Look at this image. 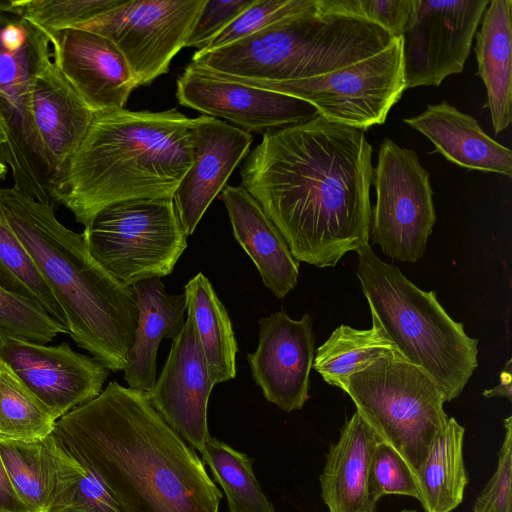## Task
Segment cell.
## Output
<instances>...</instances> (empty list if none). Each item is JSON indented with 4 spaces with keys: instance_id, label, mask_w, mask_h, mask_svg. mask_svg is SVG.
<instances>
[{
    "instance_id": "obj_28",
    "label": "cell",
    "mask_w": 512,
    "mask_h": 512,
    "mask_svg": "<svg viewBox=\"0 0 512 512\" xmlns=\"http://www.w3.org/2000/svg\"><path fill=\"white\" fill-rule=\"evenodd\" d=\"M403 357L372 316V327L366 330L348 325L337 327L316 351L312 368L329 385L339 387L348 377L381 358ZM404 358V357H403Z\"/></svg>"
},
{
    "instance_id": "obj_4",
    "label": "cell",
    "mask_w": 512,
    "mask_h": 512,
    "mask_svg": "<svg viewBox=\"0 0 512 512\" xmlns=\"http://www.w3.org/2000/svg\"><path fill=\"white\" fill-rule=\"evenodd\" d=\"M0 209L62 308L72 340L110 371L124 370L138 321L133 287L94 260L83 233L60 223L53 204L0 187Z\"/></svg>"
},
{
    "instance_id": "obj_13",
    "label": "cell",
    "mask_w": 512,
    "mask_h": 512,
    "mask_svg": "<svg viewBox=\"0 0 512 512\" xmlns=\"http://www.w3.org/2000/svg\"><path fill=\"white\" fill-rule=\"evenodd\" d=\"M487 0H414L401 37L406 89L439 86L461 73Z\"/></svg>"
},
{
    "instance_id": "obj_32",
    "label": "cell",
    "mask_w": 512,
    "mask_h": 512,
    "mask_svg": "<svg viewBox=\"0 0 512 512\" xmlns=\"http://www.w3.org/2000/svg\"><path fill=\"white\" fill-rule=\"evenodd\" d=\"M56 419L0 359V439L40 441L53 431Z\"/></svg>"
},
{
    "instance_id": "obj_35",
    "label": "cell",
    "mask_w": 512,
    "mask_h": 512,
    "mask_svg": "<svg viewBox=\"0 0 512 512\" xmlns=\"http://www.w3.org/2000/svg\"><path fill=\"white\" fill-rule=\"evenodd\" d=\"M124 0H21L24 19L48 37L69 28H77Z\"/></svg>"
},
{
    "instance_id": "obj_27",
    "label": "cell",
    "mask_w": 512,
    "mask_h": 512,
    "mask_svg": "<svg viewBox=\"0 0 512 512\" xmlns=\"http://www.w3.org/2000/svg\"><path fill=\"white\" fill-rule=\"evenodd\" d=\"M465 428L448 418L421 466L415 472L424 512H452L464 497L468 476L463 458Z\"/></svg>"
},
{
    "instance_id": "obj_26",
    "label": "cell",
    "mask_w": 512,
    "mask_h": 512,
    "mask_svg": "<svg viewBox=\"0 0 512 512\" xmlns=\"http://www.w3.org/2000/svg\"><path fill=\"white\" fill-rule=\"evenodd\" d=\"M186 310L191 313L214 385L236 377L237 341L230 317L209 279L201 272L184 287Z\"/></svg>"
},
{
    "instance_id": "obj_38",
    "label": "cell",
    "mask_w": 512,
    "mask_h": 512,
    "mask_svg": "<svg viewBox=\"0 0 512 512\" xmlns=\"http://www.w3.org/2000/svg\"><path fill=\"white\" fill-rule=\"evenodd\" d=\"M505 436L497 468L476 498L473 512H512V417L504 420Z\"/></svg>"
},
{
    "instance_id": "obj_46",
    "label": "cell",
    "mask_w": 512,
    "mask_h": 512,
    "mask_svg": "<svg viewBox=\"0 0 512 512\" xmlns=\"http://www.w3.org/2000/svg\"><path fill=\"white\" fill-rule=\"evenodd\" d=\"M400 512H417V511H415V510H406V509H405V510H402V511H400Z\"/></svg>"
},
{
    "instance_id": "obj_1",
    "label": "cell",
    "mask_w": 512,
    "mask_h": 512,
    "mask_svg": "<svg viewBox=\"0 0 512 512\" xmlns=\"http://www.w3.org/2000/svg\"><path fill=\"white\" fill-rule=\"evenodd\" d=\"M373 172L364 131L317 115L265 132L240 176L293 257L324 268L369 243Z\"/></svg>"
},
{
    "instance_id": "obj_25",
    "label": "cell",
    "mask_w": 512,
    "mask_h": 512,
    "mask_svg": "<svg viewBox=\"0 0 512 512\" xmlns=\"http://www.w3.org/2000/svg\"><path fill=\"white\" fill-rule=\"evenodd\" d=\"M512 1L492 0L476 34L478 75L483 80L494 133L512 121Z\"/></svg>"
},
{
    "instance_id": "obj_11",
    "label": "cell",
    "mask_w": 512,
    "mask_h": 512,
    "mask_svg": "<svg viewBox=\"0 0 512 512\" xmlns=\"http://www.w3.org/2000/svg\"><path fill=\"white\" fill-rule=\"evenodd\" d=\"M429 178L414 150L382 140L373 172L370 237L392 259L414 263L424 255L436 222Z\"/></svg>"
},
{
    "instance_id": "obj_23",
    "label": "cell",
    "mask_w": 512,
    "mask_h": 512,
    "mask_svg": "<svg viewBox=\"0 0 512 512\" xmlns=\"http://www.w3.org/2000/svg\"><path fill=\"white\" fill-rule=\"evenodd\" d=\"M380 438L356 411L331 445L320 475L321 497L329 512H376L368 478Z\"/></svg>"
},
{
    "instance_id": "obj_18",
    "label": "cell",
    "mask_w": 512,
    "mask_h": 512,
    "mask_svg": "<svg viewBox=\"0 0 512 512\" xmlns=\"http://www.w3.org/2000/svg\"><path fill=\"white\" fill-rule=\"evenodd\" d=\"M52 60L95 113L124 109L136 88L127 61L105 36L69 28L49 36Z\"/></svg>"
},
{
    "instance_id": "obj_8",
    "label": "cell",
    "mask_w": 512,
    "mask_h": 512,
    "mask_svg": "<svg viewBox=\"0 0 512 512\" xmlns=\"http://www.w3.org/2000/svg\"><path fill=\"white\" fill-rule=\"evenodd\" d=\"M82 233L94 260L129 286L169 275L187 247L172 198L114 203L98 212Z\"/></svg>"
},
{
    "instance_id": "obj_5",
    "label": "cell",
    "mask_w": 512,
    "mask_h": 512,
    "mask_svg": "<svg viewBox=\"0 0 512 512\" xmlns=\"http://www.w3.org/2000/svg\"><path fill=\"white\" fill-rule=\"evenodd\" d=\"M394 39L378 24L352 12L346 0H316L310 9L239 41L198 50L190 63L231 81H296L366 59Z\"/></svg>"
},
{
    "instance_id": "obj_33",
    "label": "cell",
    "mask_w": 512,
    "mask_h": 512,
    "mask_svg": "<svg viewBox=\"0 0 512 512\" xmlns=\"http://www.w3.org/2000/svg\"><path fill=\"white\" fill-rule=\"evenodd\" d=\"M0 287L41 305L67 328L65 314L0 209ZM68 329V328H67Z\"/></svg>"
},
{
    "instance_id": "obj_14",
    "label": "cell",
    "mask_w": 512,
    "mask_h": 512,
    "mask_svg": "<svg viewBox=\"0 0 512 512\" xmlns=\"http://www.w3.org/2000/svg\"><path fill=\"white\" fill-rule=\"evenodd\" d=\"M0 359L56 420L100 395L110 372L67 342L47 346L0 336Z\"/></svg>"
},
{
    "instance_id": "obj_21",
    "label": "cell",
    "mask_w": 512,
    "mask_h": 512,
    "mask_svg": "<svg viewBox=\"0 0 512 512\" xmlns=\"http://www.w3.org/2000/svg\"><path fill=\"white\" fill-rule=\"evenodd\" d=\"M236 241L254 262L263 284L284 298L298 282L299 263L283 236L256 199L244 188L225 186L221 191Z\"/></svg>"
},
{
    "instance_id": "obj_45",
    "label": "cell",
    "mask_w": 512,
    "mask_h": 512,
    "mask_svg": "<svg viewBox=\"0 0 512 512\" xmlns=\"http://www.w3.org/2000/svg\"><path fill=\"white\" fill-rule=\"evenodd\" d=\"M6 142H7V138H6V135H5V132L3 129L2 120L0 117V150L5 146Z\"/></svg>"
},
{
    "instance_id": "obj_41",
    "label": "cell",
    "mask_w": 512,
    "mask_h": 512,
    "mask_svg": "<svg viewBox=\"0 0 512 512\" xmlns=\"http://www.w3.org/2000/svg\"><path fill=\"white\" fill-rule=\"evenodd\" d=\"M0 512H31L20 499L0 458Z\"/></svg>"
},
{
    "instance_id": "obj_2",
    "label": "cell",
    "mask_w": 512,
    "mask_h": 512,
    "mask_svg": "<svg viewBox=\"0 0 512 512\" xmlns=\"http://www.w3.org/2000/svg\"><path fill=\"white\" fill-rule=\"evenodd\" d=\"M53 433L124 512H219L222 493L204 463L143 391L112 381Z\"/></svg>"
},
{
    "instance_id": "obj_44",
    "label": "cell",
    "mask_w": 512,
    "mask_h": 512,
    "mask_svg": "<svg viewBox=\"0 0 512 512\" xmlns=\"http://www.w3.org/2000/svg\"><path fill=\"white\" fill-rule=\"evenodd\" d=\"M7 172H8L7 164L0 157V180H3L6 178Z\"/></svg>"
},
{
    "instance_id": "obj_17",
    "label": "cell",
    "mask_w": 512,
    "mask_h": 512,
    "mask_svg": "<svg viewBox=\"0 0 512 512\" xmlns=\"http://www.w3.org/2000/svg\"><path fill=\"white\" fill-rule=\"evenodd\" d=\"M315 339L305 314L290 318L284 309L259 320L256 350L247 354L254 382L265 399L285 412L301 409L309 399V376Z\"/></svg>"
},
{
    "instance_id": "obj_36",
    "label": "cell",
    "mask_w": 512,
    "mask_h": 512,
    "mask_svg": "<svg viewBox=\"0 0 512 512\" xmlns=\"http://www.w3.org/2000/svg\"><path fill=\"white\" fill-rule=\"evenodd\" d=\"M316 0H254L236 19L221 31L204 49H217L310 9Z\"/></svg>"
},
{
    "instance_id": "obj_43",
    "label": "cell",
    "mask_w": 512,
    "mask_h": 512,
    "mask_svg": "<svg viewBox=\"0 0 512 512\" xmlns=\"http://www.w3.org/2000/svg\"><path fill=\"white\" fill-rule=\"evenodd\" d=\"M0 14H14L21 16V0H0Z\"/></svg>"
},
{
    "instance_id": "obj_10",
    "label": "cell",
    "mask_w": 512,
    "mask_h": 512,
    "mask_svg": "<svg viewBox=\"0 0 512 512\" xmlns=\"http://www.w3.org/2000/svg\"><path fill=\"white\" fill-rule=\"evenodd\" d=\"M238 83L298 98L312 105L318 115L364 131L383 124L406 90L402 39H394L373 56L321 76L287 82Z\"/></svg>"
},
{
    "instance_id": "obj_40",
    "label": "cell",
    "mask_w": 512,
    "mask_h": 512,
    "mask_svg": "<svg viewBox=\"0 0 512 512\" xmlns=\"http://www.w3.org/2000/svg\"><path fill=\"white\" fill-rule=\"evenodd\" d=\"M351 10L401 38L413 12L414 0H348Z\"/></svg>"
},
{
    "instance_id": "obj_34",
    "label": "cell",
    "mask_w": 512,
    "mask_h": 512,
    "mask_svg": "<svg viewBox=\"0 0 512 512\" xmlns=\"http://www.w3.org/2000/svg\"><path fill=\"white\" fill-rule=\"evenodd\" d=\"M68 329L37 302L0 287V336L43 344Z\"/></svg>"
},
{
    "instance_id": "obj_9",
    "label": "cell",
    "mask_w": 512,
    "mask_h": 512,
    "mask_svg": "<svg viewBox=\"0 0 512 512\" xmlns=\"http://www.w3.org/2000/svg\"><path fill=\"white\" fill-rule=\"evenodd\" d=\"M49 59L50 39L42 30L21 16L0 14V117L7 138L0 157L16 188L55 205L30 110L34 77Z\"/></svg>"
},
{
    "instance_id": "obj_37",
    "label": "cell",
    "mask_w": 512,
    "mask_h": 512,
    "mask_svg": "<svg viewBox=\"0 0 512 512\" xmlns=\"http://www.w3.org/2000/svg\"><path fill=\"white\" fill-rule=\"evenodd\" d=\"M368 489L375 503L387 495L410 496L420 500L415 473L392 446L381 440L372 455Z\"/></svg>"
},
{
    "instance_id": "obj_7",
    "label": "cell",
    "mask_w": 512,
    "mask_h": 512,
    "mask_svg": "<svg viewBox=\"0 0 512 512\" xmlns=\"http://www.w3.org/2000/svg\"><path fill=\"white\" fill-rule=\"evenodd\" d=\"M381 441L392 446L415 473L446 427L445 396L420 367L403 357L381 358L339 387Z\"/></svg>"
},
{
    "instance_id": "obj_31",
    "label": "cell",
    "mask_w": 512,
    "mask_h": 512,
    "mask_svg": "<svg viewBox=\"0 0 512 512\" xmlns=\"http://www.w3.org/2000/svg\"><path fill=\"white\" fill-rule=\"evenodd\" d=\"M214 480L223 488L230 512H275L253 472V461L225 442L211 437L201 452Z\"/></svg>"
},
{
    "instance_id": "obj_42",
    "label": "cell",
    "mask_w": 512,
    "mask_h": 512,
    "mask_svg": "<svg viewBox=\"0 0 512 512\" xmlns=\"http://www.w3.org/2000/svg\"><path fill=\"white\" fill-rule=\"evenodd\" d=\"M511 363L512 360H508L506 363L505 368L502 370L500 375V383L491 388L484 390L482 392V395L486 398H492V397H504L507 398L509 401L512 400V375H511Z\"/></svg>"
},
{
    "instance_id": "obj_24",
    "label": "cell",
    "mask_w": 512,
    "mask_h": 512,
    "mask_svg": "<svg viewBox=\"0 0 512 512\" xmlns=\"http://www.w3.org/2000/svg\"><path fill=\"white\" fill-rule=\"evenodd\" d=\"M138 305L134 341L127 355L124 379L129 388L150 391L156 382L160 341L174 340L184 326L185 294H169L159 277L140 280L133 286Z\"/></svg>"
},
{
    "instance_id": "obj_6",
    "label": "cell",
    "mask_w": 512,
    "mask_h": 512,
    "mask_svg": "<svg viewBox=\"0 0 512 512\" xmlns=\"http://www.w3.org/2000/svg\"><path fill=\"white\" fill-rule=\"evenodd\" d=\"M356 252V274L371 315L404 359L437 383L446 401L457 398L478 366V340L449 316L434 291L418 288L369 243Z\"/></svg>"
},
{
    "instance_id": "obj_39",
    "label": "cell",
    "mask_w": 512,
    "mask_h": 512,
    "mask_svg": "<svg viewBox=\"0 0 512 512\" xmlns=\"http://www.w3.org/2000/svg\"><path fill=\"white\" fill-rule=\"evenodd\" d=\"M254 0H204L202 8L186 39L185 47L204 49L221 31L236 19Z\"/></svg>"
},
{
    "instance_id": "obj_15",
    "label": "cell",
    "mask_w": 512,
    "mask_h": 512,
    "mask_svg": "<svg viewBox=\"0 0 512 512\" xmlns=\"http://www.w3.org/2000/svg\"><path fill=\"white\" fill-rule=\"evenodd\" d=\"M176 97L182 106L226 119L248 133L264 134L318 115L303 100L214 77L191 63L177 80Z\"/></svg>"
},
{
    "instance_id": "obj_19",
    "label": "cell",
    "mask_w": 512,
    "mask_h": 512,
    "mask_svg": "<svg viewBox=\"0 0 512 512\" xmlns=\"http://www.w3.org/2000/svg\"><path fill=\"white\" fill-rule=\"evenodd\" d=\"M192 133L193 164L173 198L187 236L193 234L253 141L251 133L208 115L193 118Z\"/></svg>"
},
{
    "instance_id": "obj_3",
    "label": "cell",
    "mask_w": 512,
    "mask_h": 512,
    "mask_svg": "<svg viewBox=\"0 0 512 512\" xmlns=\"http://www.w3.org/2000/svg\"><path fill=\"white\" fill-rule=\"evenodd\" d=\"M192 122L176 108L95 114L75 153L49 182L54 203L86 228L114 203L173 199L193 164Z\"/></svg>"
},
{
    "instance_id": "obj_30",
    "label": "cell",
    "mask_w": 512,
    "mask_h": 512,
    "mask_svg": "<svg viewBox=\"0 0 512 512\" xmlns=\"http://www.w3.org/2000/svg\"><path fill=\"white\" fill-rule=\"evenodd\" d=\"M54 438L57 474L47 512H124L90 468Z\"/></svg>"
},
{
    "instance_id": "obj_29",
    "label": "cell",
    "mask_w": 512,
    "mask_h": 512,
    "mask_svg": "<svg viewBox=\"0 0 512 512\" xmlns=\"http://www.w3.org/2000/svg\"><path fill=\"white\" fill-rule=\"evenodd\" d=\"M53 432L35 442L0 439V458L12 486L31 512H47L56 484Z\"/></svg>"
},
{
    "instance_id": "obj_16",
    "label": "cell",
    "mask_w": 512,
    "mask_h": 512,
    "mask_svg": "<svg viewBox=\"0 0 512 512\" xmlns=\"http://www.w3.org/2000/svg\"><path fill=\"white\" fill-rule=\"evenodd\" d=\"M213 387L194 319L188 312L158 379L145 394L166 424L200 453L211 438L207 407Z\"/></svg>"
},
{
    "instance_id": "obj_12",
    "label": "cell",
    "mask_w": 512,
    "mask_h": 512,
    "mask_svg": "<svg viewBox=\"0 0 512 512\" xmlns=\"http://www.w3.org/2000/svg\"><path fill=\"white\" fill-rule=\"evenodd\" d=\"M204 0H129L77 28L110 39L127 61L136 88L168 72Z\"/></svg>"
},
{
    "instance_id": "obj_20",
    "label": "cell",
    "mask_w": 512,
    "mask_h": 512,
    "mask_svg": "<svg viewBox=\"0 0 512 512\" xmlns=\"http://www.w3.org/2000/svg\"><path fill=\"white\" fill-rule=\"evenodd\" d=\"M30 110L50 182L81 144L95 113L52 59L47 60L34 77Z\"/></svg>"
},
{
    "instance_id": "obj_22",
    "label": "cell",
    "mask_w": 512,
    "mask_h": 512,
    "mask_svg": "<svg viewBox=\"0 0 512 512\" xmlns=\"http://www.w3.org/2000/svg\"><path fill=\"white\" fill-rule=\"evenodd\" d=\"M403 122L426 136L450 162L512 176L511 150L488 136L474 117L446 101L430 104L421 114Z\"/></svg>"
}]
</instances>
